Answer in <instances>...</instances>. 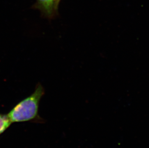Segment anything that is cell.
<instances>
[{
    "label": "cell",
    "mask_w": 149,
    "mask_h": 148,
    "mask_svg": "<svg viewBox=\"0 0 149 148\" xmlns=\"http://www.w3.org/2000/svg\"><path fill=\"white\" fill-rule=\"evenodd\" d=\"M45 94L44 87L40 84L31 95L15 105L7 115L12 123L24 122L42 123L44 119L39 115V103Z\"/></svg>",
    "instance_id": "obj_1"
},
{
    "label": "cell",
    "mask_w": 149,
    "mask_h": 148,
    "mask_svg": "<svg viewBox=\"0 0 149 148\" xmlns=\"http://www.w3.org/2000/svg\"><path fill=\"white\" fill-rule=\"evenodd\" d=\"M61 0H36L34 7L41 11L45 17L51 19L56 15Z\"/></svg>",
    "instance_id": "obj_2"
},
{
    "label": "cell",
    "mask_w": 149,
    "mask_h": 148,
    "mask_svg": "<svg viewBox=\"0 0 149 148\" xmlns=\"http://www.w3.org/2000/svg\"><path fill=\"white\" fill-rule=\"evenodd\" d=\"M12 124L7 115L0 113V135L3 133Z\"/></svg>",
    "instance_id": "obj_3"
}]
</instances>
